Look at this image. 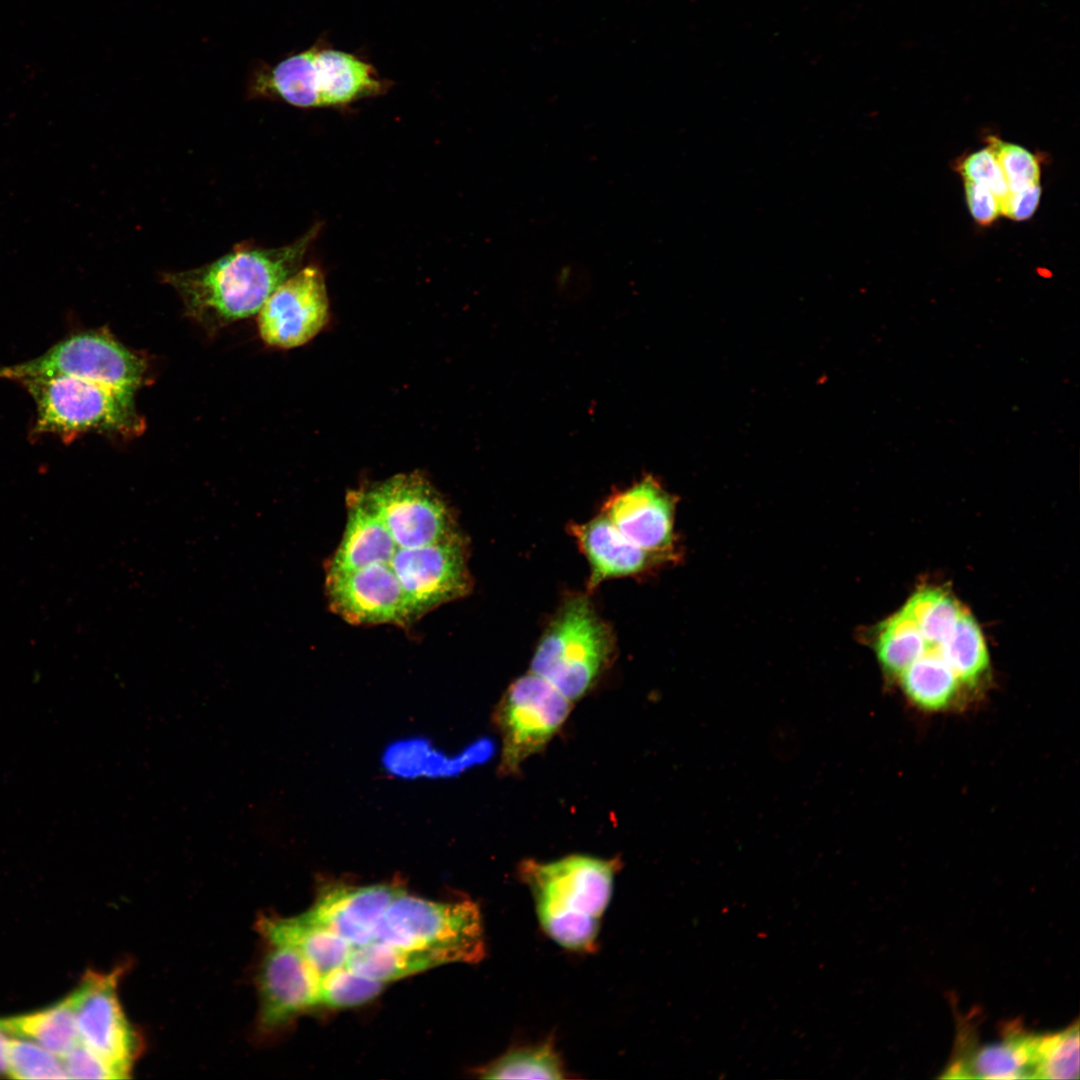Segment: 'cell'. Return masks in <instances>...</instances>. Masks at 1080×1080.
Here are the masks:
<instances>
[{
    "label": "cell",
    "instance_id": "17",
    "mask_svg": "<svg viewBox=\"0 0 1080 1080\" xmlns=\"http://www.w3.org/2000/svg\"><path fill=\"white\" fill-rule=\"evenodd\" d=\"M403 890L393 883L327 884L311 908L302 914L311 923L342 937L352 947L362 946L374 940L379 921Z\"/></svg>",
    "mask_w": 1080,
    "mask_h": 1080
},
{
    "label": "cell",
    "instance_id": "5",
    "mask_svg": "<svg viewBox=\"0 0 1080 1080\" xmlns=\"http://www.w3.org/2000/svg\"><path fill=\"white\" fill-rule=\"evenodd\" d=\"M373 941L431 951L447 963H477L486 952L481 913L472 900L435 902L405 890L386 909Z\"/></svg>",
    "mask_w": 1080,
    "mask_h": 1080
},
{
    "label": "cell",
    "instance_id": "21",
    "mask_svg": "<svg viewBox=\"0 0 1080 1080\" xmlns=\"http://www.w3.org/2000/svg\"><path fill=\"white\" fill-rule=\"evenodd\" d=\"M906 698L928 712L948 708L963 687L939 649L924 646L923 654L897 677Z\"/></svg>",
    "mask_w": 1080,
    "mask_h": 1080
},
{
    "label": "cell",
    "instance_id": "27",
    "mask_svg": "<svg viewBox=\"0 0 1080 1080\" xmlns=\"http://www.w3.org/2000/svg\"><path fill=\"white\" fill-rule=\"evenodd\" d=\"M385 984L343 966L320 978L319 1004L329 1008L359 1006L379 995Z\"/></svg>",
    "mask_w": 1080,
    "mask_h": 1080
},
{
    "label": "cell",
    "instance_id": "30",
    "mask_svg": "<svg viewBox=\"0 0 1080 1080\" xmlns=\"http://www.w3.org/2000/svg\"><path fill=\"white\" fill-rule=\"evenodd\" d=\"M959 172L964 180L980 183L989 188L999 201L1008 194V187L998 161L990 148H983L968 155L959 164Z\"/></svg>",
    "mask_w": 1080,
    "mask_h": 1080
},
{
    "label": "cell",
    "instance_id": "10",
    "mask_svg": "<svg viewBox=\"0 0 1080 1080\" xmlns=\"http://www.w3.org/2000/svg\"><path fill=\"white\" fill-rule=\"evenodd\" d=\"M124 966L108 973L87 971L73 999L79 1040L118 1075L129 1076L142 1050V1040L127 1019L118 997Z\"/></svg>",
    "mask_w": 1080,
    "mask_h": 1080
},
{
    "label": "cell",
    "instance_id": "13",
    "mask_svg": "<svg viewBox=\"0 0 1080 1080\" xmlns=\"http://www.w3.org/2000/svg\"><path fill=\"white\" fill-rule=\"evenodd\" d=\"M328 310L322 272L311 265L300 268L270 294L259 310L260 336L278 348L301 346L324 327Z\"/></svg>",
    "mask_w": 1080,
    "mask_h": 1080
},
{
    "label": "cell",
    "instance_id": "3",
    "mask_svg": "<svg viewBox=\"0 0 1080 1080\" xmlns=\"http://www.w3.org/2000/svg\"><path fill=\"white\" fill-rule=\"evenodd\" d=\"M14 381L34 401V437L54 435L67 442L88 432L132 437L145 429L132 392L66 375H29Z\"/></svg>",
    "mask_w": 1080,
    "mask_h": 1080
},
{
    "label": "cell",
    "instance_id": "31",
    "mask_svg": "<svg viewBox=\"0 0 1080 1080\" xmlns=\"http://www.w3.org/2000/svg\"><path fill=\"white\" fill-rule=\"evenodd\" d=\"M62 1058L69 1078L119 1079L115 1071L102 1058L81 1042Z\"/></svg>",
    "mask_w": 1080,
    "mask_h": 1080
},
{
    "label": "cell",
    "instance_id": "6",
    "mask_svg": "<svg viewBox=\"0 0 1080 1080\" xmlns=\"http://www.w3.org/2000/svg\"><path fill=\"white\" fill-rule=\"evenodd\" d=\"M380 89L372 67L353 55L310 49L259 71L250 94L278 97L298 107H320L347 104Z\"/></svg>",
    "mask_w": 1080,
    "mask_h": 1080
},
{
    "label": "cell",
    "instance_id": "2",
    "mask_svg": "<svg viewBox=\"0 0 1080 1080\" xmlns=\"http://www.w3.org/2000/svg\"><path fill=\"white\" fill-rule=\"evenodd\" d=\"M619 858L572 854L518 868L529 888L538 922L556 944L572 952H592L613 892Z\"/></svg>",
    "mask_w": 1080,
    "mask_h": 1080
},
{
    "label": "cell",
    "instance_id": "28",
    "mask_svg": "<svg viewBox=\"0 0 1080 1080\" xmlns=\"http://www.w3.org/2000/svg\"><path fill=\"white\" fill-rule=\"evenodd\" d=\"M57 1055L25 1038L10 1040L9 1074L16 1079H67Z\"/></svg>",
    "mask_w": 1080,
    "mask_h": 1080
},
{
    "label": "cell",
    "instance_id": "33",
    "mask_svg": "<svg viewBox=\"0 0 1080 1080\" xmlns=\"http://www.w3.org/2000/svg\"><path fill=\"white\" fill-rule=\"evenodd\" d=\"M1040 196V183L1017 191H1008L1000 203V214L1016 221L1028 219L1037 209Z\"/></svg>",
    "mask_w": 1080,
    "mask_h": 1080
},
{
    "label": "cell",
    "instance_id": "15",
    "mask_svg": "<svg viewBox=\"0 0 1080 1080\" xmlns=\"http://www.w3.org/2000/svg\"><path fill=\"white\" fill-rule=\"evenodd\" d=\"M677 502L655 478L646 476L611 495L602 514L625 537L666 564L679 559L674 528Z\"/></svg>",
    "mask_w": 1080,
    "mask_h": 1080
},
{
    "label": "cell",
    "instance_id": "12",
    "mask_svg": "<svg viewBox=\"0 0 1080 1080\" xmlns=\"http://www.w3.org/2000/svg\"><path fill=\"white\" fill-rule=\"evenodd\" d=\"M256 973L257 1028L272 1034L319 1004L320 975L296 949L268 943Z\"/></svg>",
    "mask_w": 1080,
    "mask_h": 1080
},
{
    "label": "cell",
    "instance_id": "22",
    "mask_svg": "<svg viewBox=\"0 0 1080 1080\" xmlns=\"http://www.w3.org/2000/svg\"><path fill=\"white\" fill-rule=\"evenodd\" d=\"M0 1026L10 1035L34 1041L59 1057L79 1043L71 994L46 1008L0 1018Z\"/></svg>",
    "mask_w": 1080,
    "mask_h": 1080
},
{
    "label": "cell",
    "instance_id": "23",
    "mask_svg": "<svg viewBox=\"0 0 1080 1080\" xmlns=\"http://www.w3.org/2000/svg\"><path fill=\"white\" fill-rule=\"evenodd\" d=\"M441 955L394 947L380 941L353 947L346 967L368 978L387 983L446 964Z\"/></svg>",
    "mask_w": 1080,
    "mask_h": 1080
},
{
    "label": "cell",
    "instance_id": "26",
    "mask_svg": "<svg viewBox=\"0 0 1080 1080\" xmlns=\"http://www.w3.org/2000/svg\"><path fill=\"white\" fill-rule=\"evenodd\" d=\"M1079 1078L1078 1021L1062 1031L1041 1034L1036 1061V1079Z\"/></svg>",
    "mask_w": 1080,
    "mask_h": 1080
},
{
    "label": "cell",
    "instance_id": "1",
    "mask_svg": "<svg viewBox=\"0 0 1080 1080\" xmlns=\"http://www.w3.org/2000/svg\"><path fill=\"white\" fill-rule=\"evenodd\" d=\"M315 234L311 229L277 248L238 244L203 266L164 273L162 281L176 291L192 319L220 327L258 314L270 294L300 269Z\"/></svg>",
    "mask_w": 1080,
    "mask_h": 1080
},
{
    "label": "cell",
    "instance_id": "20",
    "mask_svg": "<svg viewBox=\"0 0 1080 1080\" xmlns=\"http://www.w3.org/2000/svg\"><path fill=\"white\" fill-rule=\"evenodd\" d=\"M257 929L267 943L290 946L301 953L320 977L346 965L353 948L342 937L308 921L294 917L261 916Z\"/></svg>",
    "mask_w": 1080,
    "mask_h": 1080
},
{
    "label": "cell",
    "instance_id": "25",
    "mask_svg": "<svg viewBox=\"0 0 1080 1080\" xmlns=\"http://www.w3.org/2000/svg\"><path fill=\"white\" fill-rule=\"evenodd\" d=\"M940 654L962 686L975 687L987 673L986 643L979 625L966 609L953 632L941 643Z\"/></svg>",
    "mask_w": 1080,
    "mask_h": 1080
},
{
    "label": "cell",
    "instance_id": "4",
    "mask_svg": "<svg viewBox=\"0 0 1080 1080\" xmlns=\"http://www.w3.org/2000/svg\"><path fill=\"white\" fill-rule=\"evenodd\" d=\"M615 650L610 626L584 595L567 599L540 638L530 672L571 702L583 697L608 667Z\"/></svg>",
    "mask_w": 1080,
    "mask_h": 1080
},
{
    "label": "cell",
    "instance_id": "24",
    "mask_svg": "<svg viewBox=\"0 0 1080 1080\" xmlns=\"http://www.w3.org/2000/svg\"><path fill=\"white\" fill-rule=\"evenodd\" d=\"M483 1079H566L563 1060L548 1039L537 1044L513 1047L477 1072Z\"/></svg>",
    "mask_w": 1080,
    "mask_h": 1080
},
{
    "label": "cell",
    "instance_id": "11",
    "mask_svg": "<svg viewBox=\"0 0 1080 1080\" xmlns=\"http://www.w3.org/2000/svg\"><path fill=\"white\" fill-rule=\"evenodd\" d=\"M390 566L416 618L471 590L466 544L458 531L431 544L398 548Z\"/></svg>",
    "mask_w": 1080,
    "mask_h": 1080
},
{
    "label": "cell",
    "instance_id": "19",
    "mask_svg": "<svg viewBox=\"0 0 1080 1080\" xmlns=\"http://www.w3.org/2000/svg\"><path fill=\"white\" fill-rule=\"evenodd\" d=\"M347 507L345 530L328 563L327 572L390 564L398 546L377 515L355 491L348 495Z\"/></svg>",
    "mask_w": 1080,
    "mask_h": 1080
},
{
    "label": "cell",
    "instance_id": "7",
    "mask_svg": "<svg viewBox=\"0 0 1080 1080\" xmlns=\"http://www.w3.org/2000/svg\"><path fill=\"white\" fill-rule=\"evenodd\" d=\"M145 372V361L102 329L72 334L36 358L0 368V378L66 375L134 393Z\"/></svg>",
    "mask_w": 1080,
    "mask_h": 1080
},
{
    "label": "cell",
    "instance_id": "32",
    "mask_svg": "<svg viewBox=\"0 0 1080 1080\" xmlns=\"http://www.w3.org/2000/svg\"><path fill=\"white\" fill-rule=\"evenodd\" d=\"M968 208L975 221L980 225L991 224L1000 214L999 201L986 186L964 180Z\"/></svg>",
    "mask_w": 1080,
    "mask_h": 1080
},
{
    "label": "cell",
    "instance_id": "9",
    "mask_svg": "<svg viewBox=\"0 0 1080 1080\" xmlns=\"http://www.w3.org/2000/svg\"><path fill=\"white\" fill-rule=\"evenodd\" d=\"M355 493L398 548L431 544L457 531L446 503L420 473L397 474Z\"/></svg>",
    "mask_w": 1080,
    "mask_h": 1080
},
{
    "label": "cell",
    "instance_id": "18",
    "mask_svg": "<svg viewBox=\"0 0 1080 1080\" xmlns=\"http://www.w3.org/2000/svg\"><path fill=\"white\" fill-rule=\"evenodd\" d=\"M569 531L590 564V591L607 579L641 575L665 564L625 537L602 513L571 524Z\"/></svg>",
    "mask_w": 1080,
    "mask_h": 1080
},
{
    "label": "cell",
    "instance_id": "29",
    "mask_svg": "<svg viewBox=\"0 0 1080 1080\" xmlns=\"http://www.w3.org/2000/svg\"><path fill=\"white\" fill-rule=\"evenodd\" d=\"M992 149L1006 181L1008 191H1017L1040 183V165L1035 155L1023 147L990 138Z\"/></svg>",
    "mask_w": 1080,
    "mask_h": 1080
},
{
    "label": "cell",
    "instance_id": "16",
    "mask_svg": "<svg viewBox=\"0 0 1080 1080\" xmlns=\"http://www.w3.org/2000/svg\"><path fill=\"white\" fill-rule=\"evenodd\" d=\"M955 1051L942 1077L953 1079H1036L1041 1034L1016 1021L1002 1026L1000 1037L979 1043L967 1023H961Z\"/></svg>",
    "mask_w": 1080,
    "mask_h": 1080
},
{
    "label": "cell",
    "instance_id": "8",
    "mask_svg": "<svg viewBox=\"0 0 1080 1080\" xmlns=\"http://www.w3.org/2000/svg\"><path fill=\"white\" fill-rule=\"evenodd\" d=\"M571 707L568 698L535 673L514 680L496 709L502 736L500 770L506 775L517 773L560 730Z\"/></svg>",
    "mask_w": 1080,
    "mask_h": 1080
},
{
    "label": "cell",
    "instance_id": "14",
    "mask_svg": "<svg viewBox=\"0 0 1080 1080\" xmlns=\"http://www.w3.org/2000/svg\"><path fill=\"white\" fill-rule=\"evenodd\" d=\"M330 609L354 625H408L416 619L390 564L326 573Z\"/></svg>",
    "mask_w": 1080,
    "mask_h": 1080
},
{
    "label": "cell",
    "instance_id": "34",
    "mask_svg": "<svg viewBox=\"0 0 1080 1080\" xmlns=\"http://www.w3.org/2000/svg\"><path fill=\"white\" fill-rule=\"evenodd\" d=\"M7 1033L0 1026V1076L9 1074V1047L10 1040Z\"/></svg>",
    "mask_w": 1080,
    "mask_h": 1080
}]
</instances>
